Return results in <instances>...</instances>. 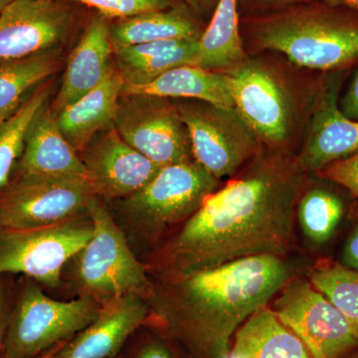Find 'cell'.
<instances>
[{
    "label": "cell",
    "mask_w": 358,
    "mask_h": 358,
    "mask_svg": "<svg viewBox=\"0 0 358 358\" xmlns=\"http://www.w3.org/2000/svg\"><path fill=\"white\" fill-rule=\"evenodd\" d=\"M303 171L299 160L259 157L185 221L162 252V270L176 280L248 257L285 258L296 247Z\"/></svg>",
    "instance_id": "1"
},
{
    "label": "cell",
    "mask_w": 358,
    "mask_h": 358,
    "mask_svg": "<svg viewBox=\"0 0 358 358\" xmlns=\"http://www.w3.org/2000/svg\"><path fill=\"white\" fill-rule=\"evenodd\" d=\"M294 278L286 259H238L171 280L157 301L160 319L192 358H229L240 327Z\"/></svg>",
    "instance_id": "2"
},
{
    "label": "cell",
    "mask_w": 358,
    "mask_h": 358,
    "mask_svg": "<svg viewBox=\"0 0 358 358\" xmlns=\"http://www.w3.org/2000/svg\"><path fill=\"white\" fill-rule=\"evenodd\" d=\"M256 38L262 48L310 69H336L358 57V21L329 9H291L264 18Z\"/></svg>",
    "instance_id": "3"
},
{
    "label": "cell",
    "mask_w": 358,
    "mask_h": 358,
    "mask_svg": "<svg viewBox=\"0 0 358 358\" xmlns=\"http://www.w3.org/2000/svg\"><path fill=\"white\" fill-rule=\"evenodd\" d=\"M102 305L85 294L54 300L34 282H26L10 307L4 341L6 358H35L66 343L96 319Z\"/></svg>",
    "instance_id": "4"
},
{
    "label": "cell",
    "mask_w": 358,
    "mask_h": 358,
    "mask_svg": "<svg viewBox=\"0 0 358 358\" xmlns=\"http://www.w3.org/2000/svg\"><path fill=\"white\" fill-rule=\"evenodd\" d=\"M93 236L74 257L76 277L88 296L103 301L128 294L150 296L147 271L96 197L89 208Z\"/></svg>",
    "instance_id": "5"
},
{
    "label": "cell",
    "mask_w": 358,
    "mask_h": 358,
    "mask_svg": "<svg viewBox=\"0 0 358 358\" xmlns=\"http://www.w3.org/2000/svg\"><path fill=\"white\" fill-rule=\"evenodd\" d=\"M91 218L31 229L0 228V275L21 274L57 288L63 268L93 236Z\"/></svg>",
    "instance_id": "6"
},
{
    "label": "cell",
    "mask_w": 358,
    "mask_h": 358,
    "mask_svg": "<svg viewBox=\"0 0 358 358\" xmlns=\"http://www.w3.org/2000/svg\"><path fill=\"white\" fill-rule=\"evenodd\" d=\"M96 199L85 178L16 176L0 190V228L48 227L89 214Z\"/></svg>",
    "instance_id": "7"
},
{
    "label": "cell",
    "mask_w": 358,
    "mask_h": 358,
    "mask_svg": "<svg viewBox=\"0 0 358 358\" xmlns=\"http://www.w3.org/2000/svg\"><path fill=\"white\" fill-rule=\"evenodd\" d=\"M219 181L195 160L169 164L122 205L141 229L159 235L192 217L217 190Z\"/></svg>",
    "instance_id": "8"
},
{
    "label": "cell",
    "mask_w": 358,
    "mask_h": 358,
    "mask_svg": "<svg viewBox=\"0 0 358 358\" xmlns=\"http://www.w3.org/2000/svg\"><path fill=\"white\" fill-rule=\"evenodd\" d=\"M271 308L312 358H348L358 348L357 329L307 280L292 278Z\"/></svg>",
    "instance_id": "9"
},
{
    "label": "cell",
    "mask_w": 358,
    "mask_h": 358,
    "mask_svg": "<svg viewBox=\"0 0 358 358\" xmlns=\"http://www.w3.org/2000/svg\"><path fill=\"white\" fill-rule=\"evenodd\" d=\"M115 129L122 140L159 167L192 162V143L185 122L169 99L121 95Z\"/></svg>",
    "instance_id": "10"
},
{
    "label": "cell",
    "mask_w": 358,
    "mask_h": 358,
    "mask_svg": "<svg viewBox=\"0 0 358 358\" xmlns=\"http://www.w3.org/2000/svg\"><path fill=\"white\" fill-rule=\"evenodd\" d=\"M185 101L176 107L189 134L193 159L218 180L237 173L255 155V134L234 108Z\"/></svg>",
    "instance_id": "11"
},
{
    "label": "cell",
    "mask_w": 358,
    "mask_h": 358,
    "mask_svg": "<svg viewBox=\"0 0 358 358\" xmlns=\"http://www.w3.org/2000/svg\"><path fill=\"white\" fill-rule=\"evenodd\" d=\"M64 0H20L0 13V60L62 48L75 25Z\"/></svg>",
    "instance_id": "12"
},
{
    "label": "cell",
    "mask_w": 358,
    "mask_h": 358,
    "mask_svg": "<svg viewBox=\"0 0 358 358\" xmlns=\"http://www.w3.org/2000/svg\"><path fill=\"white\" fill-rule=\"evenodd\" d=\"M79 154L92 192L106 199L131 196L162 169L122 140L115 128L96 134Z\"/></svg>",
    "instance_id": "13"
},
{
    "label": "cell",
    "mask_w": 358,
    "mask_h": 358,
    "mask_svg": "<svg viewBox=\"0 0 358 358\" xmlns=\"http://www.w3.org/2000/svg\"><path fill=\"white\" fill-rule=\"evenodd\" d=\"M238 115L257 138L268 143L285 141L291 110L284 90L263 68L242 65L224 74Z\"/></svg>",
    "instance_id": "14"
},
{
    "label": "cell",
    "mask_w": 358,
    "mask_h": 358,
    "mask_svg": "<svg viewBox=\"0 0 358 358\" xmlns=\"http://www.w3.org/2000/svg\"><path fill=\"white\" fill-rule=\"evenodd\" d=\"M148 315V306L143 296L128 294L103 301L96 319L69 343L59 346L50 358H110Z\"/></svg>",
    "instance_id": "15"
},
{
    "label": "cell",
    "mask_w": 358,
    "mask_h": 358,
    "mask_svg": "<svg viewBox=\"0 0 358 358\" xmlns=\"http://www.w3.org/2000/svg\"><path fill=\"white\" fill-rule=\"evenodd\" d=\"M110 20L94 16L66 60L62 84L51 109L58 115L68 106L102 83L113 65L114 48L110 39Z\"/></svg>",
    "instance_id": "16"
},
{
    "label": "cell",
    "mask_w": 358,
    "mask_h": 358,
    "mask_svg": "<svg viewBox=\"0 0 358 358\" xmlns=\"http://www.w3.org/2000/svg\"><path fill=\"white\" fill-rule=\"evenodd\" d=\"M358 154V121L346 117L338 103L336 87L324 90L310 122L299 162L305 171H319Z\"/></svg>",
    "instance_id": "17"
},
{
    "label": "cell",
    "mask_w": 358,
    "mask_h": 358,
    "mask_svg": "<svg viewBox=\"0 0 358 358\" xmlns=\"http://www.w3.org/2000/svg\"><path fill=\"white\" fill-rule=\"evenodd\" d=\"M17 176L85 178L79 154L61 133L57 115L45 103L28 129L24 148L15 167Z\"/></svg>",
    "instance_id": "18"
},
{
    "label": "cell",
    "mask_w": 358,
    "mask_h": 358,
    "mask_svg": "<svg viewBox=\"0 0 358 358\" xmlns=\"http://www.w3.org/2000/svg\"><path fill=\"white\" fill-rule=\"evenodd\" d=\"M122 86L113 63L102 83L56 115L61 133L78 154L96 134L115 128Z\"/></svg>",
    "instance_id": "19"
},
{
    "label": "cell",
    "mask_w": 358,
    "mask_h": 358,
    "mask_svg": "<svg viewBox=\"0 0 358 358\" xmlns=\"http://www.w3.org/2000/svg\"><path fill=\"white\" fill-rule=\"evenodd\" d=\"M199 40H162L115 49L113 61L124 85L154 81L167 71L196 65Z\"/></svg>",
    "instance_id": "20"
},
{
    "label": "cell",
    "mask_w": 358,
    "mask_h": 358,
    "mask_svg": "<svg viewBox=\"0 0 358 358\" xmlns=\"http://www.w3.org/2000/svg\"><path fill=\"white\" fill-rule=\"evenodd\" d=\"M203 31L195 13L182 1L164 10L110 23V39L115 50L162 40H199Z\"/></svg>",
    "instance_id": "21"
},
{
    "label": "cell",
    "mask_w": 358,
    "mask_h": 358,
    "mask_svg": "<svg viewBox=\"0 0 358 358\" xmlns=\"http://www.w3.org/2000/svg\"><path fill=\"white\" fill-rule=\"evenodd\" d=\"M129 94L200 101L224 109L234 108L224 74L194 65L167 71L148 84L138 86L124 84L122 95Z\"/></svg>",
    "instance_id": "22"
},
{
    "label": "cell",
    "mask_w": 358,
    "mask_h": 358,
    "mask_svg": "<svg viewBox=\"0 0 358 358\" xmlns=\"http://www.w3.org/2000/svg\"><path fill=\"white\" fill-rule=\"evenodd\" d=\"M229 358H312L305 345L268 306L240 327Z\"/></svg>",
    "instance_id": "23"
},
{
    "label": "cell",
    "mask_w": 358,
    "mask_h": 358,
    "mask_svg": "<svg viewBox=\"0 0 358 358\" xmlns=\"http://www.w3.org/2000/svg\"><path fill=\"white\" fill-rule=\"evenodd\" d=\"M238 6L239 0H219L210 22L199 40L195 66L212 71L236 69L244 62Z\"/></svg>",
    "instance_id": "24"
},
{
    "label": "cell",
    "mask_w": 358,
    "mask_h": 358,
    "mask_svg": "<svg viewBox=\"0 0 358 358\" xmlns=\"http://www.w3.org/2000/svg\"><path fill=\"white\" fill-rule=\"evenodd\" d=\"M62 64V48L0 60V110L22 105L35 87L53 76Z\"/></svg>",
    "instance_id": "25"
},
{
    "label": "cell",
    "mask_w": 358,
    "mask_h": 358,
    "mask_svg": "<svg viewBox=\"0 0 358 358\" xmlns=\"http://www.w3.org/2000/svg\"><path fill=\"white\" fill-rule=\"evenodd\" d=\"M49 96L50 89L46 85L35 90L20 109L0 124V190L10 181L22 155L28 129Z\"/></svg>",
    "instance_id": "26"
},
{
    "label": "cell",
    "mask_w": 358,
    "mask_h": 358,
    "mask_svg": "<svg viewBox=\"0 0 358 358\" xmlns=\"http://www.w3.org/2000/svg\"><path fill=\"white\" fill-rule=\"evenodd\" d=\"M308 275L310 284L345 315L358 333V270L327 259L315 263Z\"/></svg>",
    "instance_id": "27"
},
{
    "label": "cell",
    "mask_w": 358,
    "mask_h": 358,
    "mask_svg": "<svg viewBox=\"0 0 358 358\" xmlns=\"http://www.w3.org/2000/svg\"><path fill=\"white\" fill-rule=\"evenodd\" d=\"M345 206L334 193L313 189L301 197L296 207L299 223L306 236L315 244L333 236L343 216Z\"/></svg>",
    "instance_id": "28"
},
{
    "label": "cell",
    "mask_w": 358,
    "mask_h": 358,
    "mask_svg": "<svg viewBox=\"0 0 358 358\" xmlns=\"http://www.w3.org/2000/svg\"><path fill=\"white\" fill-rule=\"evenodd\" d=\"M93 7L109 20H124L138 14L164 10L181 0H64Z\"/></svg>",
    "instance_id": "29"
},
{
    "label": "cell",
    "mask_w": 358,
    "mask_h": 358,
    "mask_svg": "<svg viewBox=\"0 0 358 358\" xmlns=\"http://www.w3.org/2000/svg\"><path fill=\"white\" fill-rule=\"evenodd\" d=\"M320 178L333 181L358 197V154L333 162L317 171Z\"/></svg>",
    "instance_id": "30"
},
{
    "label": "cell",
    "mask_w": 358,
    "mask_h": 358,
    "mask_svg": "<svg viewBox=\"0 0 358 358\" xmlns=\"http://www.w3.org/2000/svg\"><path fill=\"white\" fill-rule=\"evenodd\" d=\"M3 275H0V357L3 355L4 341H6L7 326H8L10 307L7 300V287Z\"/></svg>",
    "instance_id": "31"
},
{
    "label": "cell",
    "mask_w": 358,
    "mask_h": 358,
    "mask_svg": "<svg viewBox=\"0 0 358 358\" xmlns=\"http://www.w3.org/2000/svg\"><path fill=\"white\" fill-rule=\"evenodd\" d=\"M339 107L346 117L358 121V73L339 103Z\"/></svg>",
    "instance_id": "32"
},
{
    "label": "cell",
    "mask_w": 358,
    "mask_h": 358,
    "mask_svg": "<svg viewBox=\"0 0 358 358\" xmlns=\"http://www.w3.org/2000/svg\"><path fill=\"white\" fill-rule=\"evenodd\" d=\"M136 358H178L173 350L162 341H152L141 348Z\"/></svg>",
    "instance_id": "33"
},
{
    "label": "cell",
    "mask_w": 358,
    "mask_h": 358,
    "mask_svg": "<svg viewBox=\"0 0 358 358\" xmlns=\"http://www.w3.org/2000/svg\"><path fill=\"white\" fill-rule=\"evenodd\" d=\"M343 265L358 270V225L346 241L343 252Z\"/></svg>",
    "instance_id": "34"
},
{
    "label": "cell",
    "mask_w": 358,
    "mask_h": 358,
    "mask_svg": "<svg viewBox=\"0 0 358 358\" xmlns=\"http://www.w3.org/2000/svg\"><path fill=\"white\" fill-rule=\"evenodd\" d=\"M219 0H185L195 14H213Z\"/></svg>",
    "instance_id": "35"
},
{
    "label": "cell",
    "mask_w": 358,
    "mask_h": 358,
    "mask_svg": "<svg viewBox=\"0 0 358 358\" xmlns=\"http://www.w3.org/2000/svg\"><path fill=\"white\" fill-rule=\"evenodd\" d=\"M257 6L264 8H277V7H285L294 6V4L306 3L313 0H252Z\"/></svg>",
    "instance_id": "36"
},
{
    "label": "cell",
    "mask_w": 358,
    "mask_h": 358,
    "mask_svg": "<svg viewBox=\"0 0 358 358\" xmlns=\"http://www.w3.org/2000/svg\"><path fill=\"white\" fill-rule=\"evenodd\" d=\"M327 2L333 6H345L358 11V0H327Z\"/></svg>",
    "instance_id": "37"
},
{
    "label": "cell",
    "mask_w": 358,
    "mask_h": 358,
    "mask_svg": "<svg viewBox=\"0 0 358 358\" xmlns=\"http://www.w3.org/2000/svg\"><path fill=\"white\" fill-rule=\"evenodd\" d=\"M18 109H20V107L13 108V109L0 110V124H1L2 122L6 121L7 117H10V115H13Z\"/></svg>",
    "instance_id": "38"
},
{
    "label": "cell",
    "mask_w": 358,
    "mask_h": 358,
    "mask_svg": "<svg viewBox=\"0 0 358 358\" xmlns=\"http://www.w3.org/2000/svg\"><path fill=\"white\" fill-rule=\"evenodd\" d=\"M62 343H60V345H56L55 348H52L51 350H48V352H45L44 355H40L39 358H50L52 357V355H53V353L55 352L56 350H58L59 346L62 345ZM0 358H6V357H4L3 355H2L1 357H0Z\"/></svg>",
    "instance_id": "39"
},
{
    "label": "cell",
    "mask_w": 358,
    "mask_h": 358,
    "mask_svg": "<svg viewBox=\"0 0 358 358\" xmlns=\"http://www.w3.org/2000/svg\"><path fill=\"white\" fill-rule=\"evenodd\" d=\"M16 1H20V0H0V13H1L3 9H6L7 6H10V4Z\"/></svg>",
    "instance_id": "40"
},
{
    "label": "cell",
    "mask_w": 358,
    "mask_h": 358,
    "mask_svg": "<svg viewBox=\"0 0 358 358\" xmlns=\"http://www.w3.org/2000/svg\"><path fill=\"white\" fill-rule=\"evenodd\" d=\"M348 358H358V348L355 352H352Z\"/></svg>",
    "instance_id": "41"
}]
</instances>
